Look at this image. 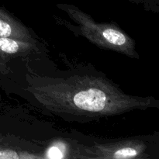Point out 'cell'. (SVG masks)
<instances>
[{"instance_id":"cell-3","label":"cell","mask_w":159,"mask_h":159,"mask_svg":"<svg viewBox=\"0 0 159 159\" xmlns=\"http://www.w3.org/2000/svg\"><path fill=\"white\" fill-rule=\"evenodd\" d=\"M85 158L132 159L144 157L146 145L140 141H121L85 148Z\"/></svg>"},{"instance_id":"cell-2","label":"cell","mask_w":159,"mask_h":159,"mask_svg":"<svg viewBox=\"0 0 159 159\" xmlns=\"http://www.w3.org/2000/svg\"><path fill=\"white\" fill-rule=\"evenodd\" d=\"M57 7L74 21L79 34L99 48L116 51L131 58H139L136 43L122 29L111 23H97L76 6L60 3Z\"/></svg>"},{"instance_id":"cell-1","label":"cell","mask_w":159,"mask_h":159,"mask_svg":"<svg viewBox=\"0 0 159 159\" xmlns=\"http://www.w3.org/2000/svg\"><path fill=\"white\" fill-rule=\"evenodd\" d=\"M27 90L52 114L65 120L87 121L158 107L154 97L126 94L111 80L93 75L65 78L30 75Z\"/></svg>"},{"instance_id":"cell-5","label":"cell","mask_w":159,"mask_h":159,"mask_svg":"<svg viewBox=\"0 0 159 159\" xmlns=\"http://www.w3.org/2000/svg\"><path fill=\"white\" fill-rule=\"evenodd\" d=\"M37 49V43L9 37H0V55L4 58L16 57L27 54Z\"/></svg>"},{"instance_id":"cell-4","label":"cell","mask_w":159,"mask_h":159,"mask_svg":"<svg viewBox=\"0 0 159 159\" xmlns=\"http://www.w3.org/2000/svg\"><path fill=\"white\" fill-rule=\"evenodd\" d=\"M0 37L37 43L29 28L2 7H0Z\"/></svg>"}]
</instances>
